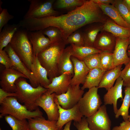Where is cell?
Returning a JSON list of instances; mask_svg holds the SVG:
<instances>
[{
  "instance_id": "7402d4cb",
  "label": "cell",
  "mask_w": 130,
  "mask_h": 130,
  "mask_svg": "<svg viewBox=\"0 0 130 130\" xmlns=\"http://www.w3.org/2000/svg\"><path fill=\"white\" fill-rule=\"evenodd\" d=\"M71 45L64 49L60 58L58 65L59 75L66 73L74 75V66L71 59L72 55Z\"/></svg>"
},
{
  "instance_id": "f35d334b",
  "label": "cell",
  "mask_w": 130,
  "mask_h": 130,
  "mask_svg": "<svg viewBox=\"0 0 130 130\" xmlns=\"http://www.w3.org/2000/svg\"><path fill=\"white\" fill-rule=\"evenodd\" d=\"M14 16L9 13L7 9H3L0 13V32L3 28L7 24L9 20L13 18Z\"/></svg>"
},
{
  "instance_id": "d6a6232c",
  "label": "cell",
  "mask_w": 130,
  "mask_h": 130,
  "mask_svg": "<svg viewBox=\"0 0 130 130\" xmlns=\"http://www.w3.org/2000/svg\"><path fill=\"white\" fill-rule=\"evenodd\" d=\"M100 54L102 69L106 72L115 67L113 53L102 51Z\"/></svg>"
},
{
  "instance_id": "5b68a950",
  "label": "cell",
  "mask_w": 130,
  "mask_h": 130,
  "mask_svg": "<svg viewBox=\"0 0 130 130\" xmlns=\"http://www.w3.org/2000/svg\"><path fill=\"white\" fill-rule=\"evenodd\" d=\"M0 104V118L8 115L21 120L43 116V113L38 107L33 111L29 110L21 104L15 97L6 98Z\"/></svg>"
},
{
  "instance_id": "ba28073f",
  "label": "cell",
  "mask_w": 130,
  "mask_h": 130,
  "mask_svg": "<svg viewBox=\"0 0 130 130\" xmlns=\"http://www.w3.org/2000/svg\"><path fill=\"white\" fill-rule=\"evenodd\" d=\"M84 92V90L79 85H70L65 93L59 95L56 94L55 97L61 107L67 109L72 108L77 104Z\"/></svg>"
},
{
  "instance_id": "ffe728a7",
  "label": "cell",
  "mask_w": 130,
  "mask_h": 130,
  "mask_svg": "<svg viewBox=\"0 0 130 130\" xmlns=\"http://www.w3.org/2000/svg\"><path fill=\"white\" fill-rule=\"evenodd\" d=\"M103 24H100L99 23H93L80 28L84 37V46L93 47L99 32L103 30Z\"/></svg>"
},
{
  "instance_id": "cb8c5ba5",
  "label": "cell",
  "mask_w": 130,
  "mask_h": 130,
  "mask_svg": "<svg viewBox=\"0 0 130 130\" xmlns=\"http://www.w3.org/2000/svg\"><path fill=\"white\" fill-rule=\"evenodd\" d=\"M96 3L99 5L104 13L116 24L123 27L130 28V25L123 19L114 5L105 4L99 2Z\"/></svg>"
},
{
  "instance_id": "7bdbcfd3",
  "label": "cell",
  "mask_w": 130,
  "mask_h": 130,
  "mask_svg": "<svg viewBox=\"0 0 130 130\" xmlns=\"http://www.w3.org/2000/svg\"><path fill=\"white\" fill-rule=\"evenodd\" d=\"M17 95L15 92H7L0 88V104L6 98L11 96L16 97Z\"/></svg>"
},
{
  "instance_id": "277c9868",
  "label": "cell",
  "mask_w": 130,
  "mask_h": 130,
  "mask_svg": "<svg viewBox=\"0 0 130 130\" xmlns=\"http://www.w3.org/2000/svg\"><path fill=\"white\" fill-rule=\"evenodd\" d=\"M27 31L25 29H20L15 32L9 44L24 64L31 70L34 55Z\"/></svg>"
},
{
  "instance_id": "6da1fadb",
  "label": "cell",
  "mask_w": 130,
  "mask_h": 130,
  "mask_svg": "<svg viewBox=\"0 0 130 130\" xmlns=\"http://www.w3.org/2000/svg\"><path fill=\"white\" fill-rule=\"evenodd\" d=\"M98 4L93 0H86L82 6L67 13L58 16L41 18H29L26 21L28 30H42L51 26L58 28L65 41L73 32L88 24L94 23H104L109 19Z\"/></svg>"
},
{
  "instance_id": "7dc6e473",
  "label": "cell",
  "mask_w": 130,
  "mask_h": 130,
  "mask_svg": "<svg viewBox=\"0 0 130 130\" xmlns=\"http://www.w3.org/2000/svg\"><path fill=\"white\" fill-rule=\"evenodd\" d=\"M127 54L128 56L130 58V51H128L127 52Z\"/></svg>"
},
{
  "instance_id": "4dcf8cb0",
  "label": "cell",
  "mask_w": 130,
  "mask_h": 130,
  "mask_svg": "<svg viewBox=\"0 0 130 130\" xmlns=\"http://www.w3.org/2000/svg\"><path fill=\"white\" fill-rule=\"evenodd\" d=\"M86 0H57L54 3V9H74L83 5Z\"/></svg>"
},
{
  "instance_id": "7c38bea8",
  "label": "cell",
  "mask_w": 130,
  "mask_h": 130,
  "mask_svg": "<svg viewBox=\"0 0 130 130\" xmlns=\"http://www.w3.org/2000/svg\"><path fill=\"white\" fill-rule=\"evenodd\" d=\"M54 101L58 109L59 117L57 121V125L59 130H61L65 124L73 120L74 122H80L84 117L81 113L77 104L71 109H65L62 108L59 104L56 98Z\"/></svg>"
},
{
  "instance_id": "484cf974",
  "label": "cell",
  "mask_w": 130,
  "mask_h": 130,
  "mask_svg": "<svg viewBox=\"0 0 130 130\" xmlns=\"http://www.w3.org/2000/svg\"><path fill=\"white\" fill-rule=\"evenodd\" d=\"M122 65L117 66L105 72L98 88H104L108 91L112 87L115 81L120 76Z\"/></svg>"
},
{
  "instance_id": "52a82bcc",
  "label": "cell",
  "mask_w": 130,
  "mask_h": 130,
  "mask_svg": "<svg viewBox=\"0 0 130 130\" xmlns=\"http://www.w3.org/2000/svg\"><path fill=\"white\" fill-rule=\"evenodd\" d=\"M55 0H28L29 9L23 18H41L58 16L59 12L54 10L53 5Z\"/></svg>"
},
{
  "instance_id": "bcb514c9",
  "label": "cell",
  "mask_w": 130,
  "mask_h": 130,
  "mask_svg": "<svg viewBox=\"0 0 130 130\" xmlns=\"http://www.w3.org/2000/svg\"><path fill=\"white\" fill-rule=\"evenodd\" d=\"M123 1L125 5L130 11V0H123Z\"/></svg>"
},
{
  "instance_id": "d4e9b609",
  "label": "cell",
  "mask_w": 130,
  "mask_h": 130,
  "mask_svg": "<svg viewBox=\"0 0 130 130\" xmlns=\"http://www.w3.org/2000/svg\"><path fill=\"white\" fill-rule=\"evenodd\" d=\"M103 30L110 32L116 37H130V28L120 26L110 18L103 24Z\"/></svg>"
},
{
  "instance_id": "74e56055",
  "label": "cell",
  "mask_w": 130,
  "mask_h": 130,
  "mask_svg": "<svg viewBox=\"0 0 130 130\" xmlns=\"http://www.w3.org/2000/svg\"><path fill=\"white\" fill-rule=\"evenodd\" d=\"M120 77L123 80V86L125 87H130V61L121 71Z\"/></svg>"
},
{
  "instance_id": "b9f144b4",
  "label": "cell",
  "mask_w": 130,
  "mask_h": 130,
  "mask_svg": "<svg viewBox=\"0 0 130 130\" xmlns=\"http://www.w3.org/2000/svg\"><path fill=\"white\" fill-rule=\"evenodd\" d=\"M112 130H130V121L128 120L123 121L119 126L114 127Z\"/></svg>"
},
{
  "instance_id": "30bf717a",
  "label": "cell",
  "mask_w": 130,
  "mask_h": 130,
  "mask_svg": "<svg viewBox=\"0 0 130 130\" xmlns=\"http://www.w3.org/2000/svg\"><path fill=\"white\" fill-rule=\"evenodd\" d=\"M86 119L91 130H110L111 121L104 104L101 105L94 114Z\"/></svg>"
},
{
  "instance_id": "ac0fdd59",
  "label": "cell",
  "mask_w": 130,
  "mask_h": 130,
  "mask_svg": "<svg viewBox=\"0 0 130 130\" xmlns=\"http://www.w3.org/2000/svg\"><path fill=\"white\" fill-rule=\"evenodd\" d=\"M27 34L32 47L34 54L36 56L52 43L48 38L45 36L42 30L28 31Z\"/></svg>"
},
{
  "instance_id": "f6af8a7d",
  "label": "cell",
  "mask_w": 130,
  "mask_h": 130,
  "mask_svg": "<svg viewBox=\"0 0 130 130\" xmlns=\"http://www.w3.org/2000/svg\"><path fill=\"white\" fill-rule=\"evenodd\" d=\"M72 121L69 122L65 124L63 130H70V128Z\"/></svg>"
},
{
  "instance_id": "4316f807",
  "label": "cell",
  "mask_w": 130,
  "mask_h": 130,
  "mask_svg": "<svg viewBox=\"0 0 130 130\" xmlns=\"http://www.w3.org/2000/svg\"><path fill=\"white\" fill-rule=\"evenodd\" d=\"M105 71L102 69L95 68L90 70L87 74L84 83L81 88L85 89L98 87Z\"/></svg>"
},
{
  "instance_id": "83f0119b",
  "label": "cell",
  "mask_w": 130,
  "mask_h": 130,
  "mask_svg": "<svg viewBox=\"0 0 130 130\" xmlns=\"http://www.w3.org/2000/svg\"><path fill=\"white\" fill-rule=\"evenodd\" d=\"M19 25L7 24L0 32V50H3L10 43L15 32L20 28Z\"/></svg>"
},
{
  "instance_id": "681fc988",
  "label": "cell",
  "mask_w": 130,
  "mask_h": 130,
  "mask_svg": "<svg viewBox=\"0 0 130 130\" xmlns=\"http://www.w3.org/2000/svg\"><path fill=\"white\" fill-rule=\"evenodd\" d=\"M128 120L130 121V115H129Z\"/></svg>"
},
{
  "instance_id": "1f68e13d",
  "label": "cell",
  "mask_w": 130,
  "mask_h": 130,
  "mask_svg": "<svg viewBox=\"0 0 130 130\" xmlns=\"http://www.w3.org/2000/svg\"><path fill=\"white\" fill-rule=\"evenodd\" d=\"M4 118L12 130H29V123L26 119H19L9 115L5 116Z\"/></svg>"
},
{
  "instance_id": "d6986e66",
  "label": "cell",
  "mask_w": 130,
  "mask_h": 130,
  "mask_svg": "<svg viewBox=\"0 0 130 130\" xmlns=\"http://www.w3.org/2000/svg\"><path fill=\"white\" fill-rule=\"evenodd\" d=\"M71 59L74 66V75L71 79L70 85H83L90 69L84 61L72 56Z\"/></svg>"
},
{
  "instance_id": "4fadbf2b",
  "label": "cell",
  "mask_w": 130,
  "mask_h": 130,
  "mask_svg": "<svg viewBox=\"0 0 130 130\" xmlns=\"http://www.w3.org/2000/svg\"><path fill=\"white\" fill-rule=\"evenodd\" d=\"M130 43V38L116 37V42L113 53L115 67L120 65H126L130 61L127 50Z\"/></svg>"
},
{
  "instance_id": "60d3db41",
  "label": "cell",
  "mask_w": 130,
  "mask_h": 130,
  "mask_svg": "<svg viewBox=\"0 0 130 130\" xmlns=\"http://www.w3.org/2000/svg\"><path fill=\"white\" fill-rule=\"evenodd\" d=\"M74 125L77 130H91L88 126V124L86 117H83L79 122H74Z\"/></svg>"
},
{
  "instance_id": "3957f363",
  "label": "cell",
  "mask_w": 130,
  "mask_h": 130,
  "mask_svg": "<svg viewBox=\"0 0 130 130\" xmlns=\"http://www.w3.org/2000/svg\"><path fill=\"white\" fill-rule=\"evenodd\" d=\"M26 79L20 77L16 81L15 93L17 96L15 97L28 110L33 111L37 108L35 105L36 101L48 89L40 84L34 87L27 82Z\"/></svg>"
},
{
  "instance_id": "9a60e30c",
  "label": "cell",
  "mask_w": 130,
  "mask_h": 130,
  "mask_svg": "<svg viewBox=\"0 0 130 130\" xmlns=\"http://www.w3.org/2000/svg\"><path fill=\"white\" fill-rule=\"evenodd\" d=\"M73 76L65 73L53 78L51 83L45 88L51 94L55 93L59 95L65 93L70 84Z\"/></svg>"
},
{
  "instance_id": "8d00e7d4",
  "label": "cell",
  "mask_w": 130,
  "mask_h": 130,
  "mask_svg": "<svg viewBox=\"0 0 130 130\" xmlns=\"http://www.w3.org/2000/svg\"><path fill=\"white\" fill-rule=\"evenodd\" d=\"M117 9L123 19L130 25V11L122 0H115L113 5Z\"/></svg>"
},
{
  "instance_id": "9c48e42d",
  "label": "cell",
  "mask_w": 130,
  "mask_h": 130,
  "mask_svg": "<svg viewBox=\"0 0 130 130\" xmlns=\"http://www.w3.org/2000/svg\"><path fill=\"white\" fill-rule=\"evenodd\" d=\"M56 94L50 93L47 90L36 101L35 105L37 108L41 107L47 114L48 119L57 121L59 117L58 106L54 101Z\"/></svg>"
},
{
  "instance_id": "5bb4252c",
  "label": "cell",
  "mask_w": 130,
  "mask_h": 130,
  "mask_svg": "<svg viewBox=\"0 0 130 130\" xmlns=\"http://www.w3.org/2000/svg\"><path fill=\"white\" fill-rule=\"evenodd\" d=\"M11 59L13 67L25 75L29 79L31 85L34 87L38 86L33 73L24 64L16 54L9 44L4 49Z\"/></svg>"
},
{
  "instance_id": "ab89813d",
  "label": "cell",
  "mask_w": 130,
  "mask_h": 130,
  "mask_svg": "<svg viewBox=\"0 0 130 130\" xmlns=\"http://www.w3.org/2000/svg\"><path fill=\"white\" fill-rule=\"evenodd\" d=\"M0 63L6 68H12L13 66L11 59L4 50H0Z\"/></svg>"
},
{
  "instance_id": "8992f818",
  "label": "cell",
  "mask_w": 130,
  "mask_h": 130,
  "mask_svg": "<svg viewBox=\"0 0 130 130\" xmlns=\"http://www.w3.org/2000/svg\"><path fill=\"white\" fill-rule=\"evenodd\" d=\"M98 88L95 87L89 89L78 103L81 113L86 118L94 114L101 106L102 102L98 93Z\"/></svg>"
},
{
  "instance_id": "d590c367",
  "label": "cell",
  "mask_w": 130,
  "mask_h": 130,
  "mask_svg": "<svg viewBox=\"0 0 130 130\" xmlns=\"http://www.w3.org/2000/svg\"><path fill=\"white\" fill-rule=\"evenodd\" d=\"M100 53L91 54L84 59L83 61L90 70L95 68L102 69Z\"/></svg>"
},
{
  "instance_id": "e575fe53",
  "label": "cell",
  "mask_w": 130,
  "mask_h": 130,
  "mask_svg": "<svg viewBox=\"0 0 130 130\" xmlns=\"http://www.w3.org/2000/svg\"><path fill=\"white\" fill-rule=\"evenodd\" d=\"M65 43L66 45L73 44L78 46H84V37L80 28L77 29L71 34L67 38Z\"/></svg>"
},
{
  "instance_id": "c3c4849f",
  "label": "cell",
  "mask_w": 130,
  "mask_h": 130,
  "mask_svg": "<svg viewBox=\"0 0 130 130\" xmlns=\"http://www.w3.org/2000/svg\"><path fill=\"white\" fill-rule=\"evenodd\" d=\"M130 43L129 45V46L127 50H129V51H130Z\"/></svg>"
},
{
  "instance_id": "8fae6325",
  "label": "cell",
  "mask_w": 130,
  "mask_h": 130,
  "mask_svg": "<svg viewBox=\"0 0 130 130\" xmlns=\"http://www.w3.org/2000/svg\"><path fill=\"white\" fill-rule=\"evenodd\" d=\"M20 77L27 79L25 75L13 68H5L0 72V88L7 92L15 93V82Z\"/></svg>"
},
{
  "instance_id": "f546056e",
  "label": "cell",
  "mask_w": 130,
  "mask_h": 130,
  "mask_svg": "<svg viewBox=\"0 0 130 130\" xmlns=\"http://www.w3.org/2000/svg\"><path fill=\"white\" fill-rule=\"evenodd\" d=\"M125 95L122 104L118 110L115 117L118 118L121 116L124 121L128 120L129 119V109L130 106V87H125L124 88Z\"/></svg>"
},
{
  "instance_id": "2e32d148",
  "label": "cell",
  "mask_w": 130,
  "mask_h": 130,
  "mask_svg": "<svg viewBox=\"0 0 130 130\" xmlns=\"http://www.w3.org/2000/svg\"><path fill=\"white\" fill-rule=\"evenodd\" d=\"M116 42V37L110 32L103 30L98 35L93 47L101 51L113 53Z\"/></svg>"
},
{
  "instance_id": "ee69618b",
  "label": "cell",
  "mask_w": 130,
  "mask_h": 130,
  "mask_svg": "<svg viewBox=\"0 0 130 130\" xmlns=\"http://www.w3.org/2000/svg\"><path fill=\"white\" fill-rule=\"evenodd\" d=\"M95 2H99L105 4L113 5L115 0H93Z\"/></svg>"
},
{
  "instance_id": "603a6c76",
  "label": "cell",
  "mask_w": 130,
  "mask_h": 130,
  "mask_svg": "<svg viewBox=\"0 0 130 130\" xmlns=\"http://www.w3.org/2000/svg\"><path fill=\"white\" fill-rule=\"evenodd\" d=\"M29 130H59L57 121L46 120L43 116L28 120Z\"/></svg>"
},
{
  "instance_id": "44dd1931",
  "label": "cell",
  "mask_w": 130,
  "mask_h": 130,
  "mask_svg": "<svg viewBox=\"0 0 130 130\" xmlns=\"http://www.w3.org/2000/svg\"><path fill=\"white\" fill-rule=\"evenodd\" d=\"M31 71L33 73L38 85L44 87L47 86L51 81L48 76L46 69L40 64L37 56L34 55Z\"/></svg>"
},
{
  "instance_id": "7a4b0ae2",
  "label": "cell",
  "mask_w": 130,
  "mask_h": 130,
  "mask_svg": "<svg viewBox=\"0 0 130 130\" xmlns=\"http://www.w3.org/2000/svg\"><path fill=\"white\" fill-rule=\"evenodd\" d=\"M66 45L65 41L63 39L52 43L37 56L41 65L46 70L51 81L53 78L59 76L58 64Z\"/></svg>"
},
{
  "instance_id": "e0dca14e",
  "label": "cell",
  "mask_w": 130,
  "mask_h": 130,
  "mask_svg": "<svg viewBox=\"0 0 130 130\" xmlns=\"http://www.w3.org/2000/svg\"><path fill=\"white\" fill-rule=\"evenodd\" d=\"M123 80L119 77L116 80L114 86L107 91L104 95L103 101L104 105L113 104L114 112L115 115L117 113L118 109L117 107L118 99L121 98L123 101L122 94V87Z\"/></svg>"
},
{
  "instance_id": "f1b7e54d",
  "label": "cell",
  "mask_w": 130,
  "mask_h": 130,
  "mask_svg": "<svg viewBox=\"0 0 130 130\" xmlns=\"http://www.w3.org/2000/svg\"><path fill=\"white\" fill-rule=\"evenodd\" d=\"M70 45L72 48V56L81 61H83L84 58L90 55L102 52L93 47L85 46H78L73 44Z\"/></svg>"
},
{
  "instance_id": "836d02e7",
  "label": "cell",
  "mask_w": 130,
  "mask_h": 130,
  "mask_svg": "<svg viewBox=\"0 0 130 130\" xmlns=\"http://www.w3.org/2000/svg\"><path fill=\"white\" fill-rule=\"evenodd\" d=\"M42 31L44 34L47 36L52 43L63 39L61 32L56 27L49 26Z\"/></svg>"
}]
</instances>
